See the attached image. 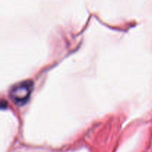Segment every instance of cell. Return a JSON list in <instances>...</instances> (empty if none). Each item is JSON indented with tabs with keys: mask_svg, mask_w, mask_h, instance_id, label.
I'll use <instances>...</instances> for the list:
<instances>
[{
	"mask_svg": "<svg viewBox=\"0 0 152 152\" xmlns=\"http://www.w3.org/2000/svg\"><path fill=\"white\" fill-rule=\"evenodd\" d=\"M33 87H34V85L31 80H25V81L16 83L10 89V99L16 105H25L31 97Z\"/></svg>",
	"mask_w": 152,
	"mask_h": 152,
	"instance_id": "obj_1",
	"label": "cell"
}]
</instances>
